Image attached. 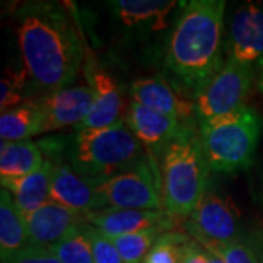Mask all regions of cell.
I'll use <instances>...</instances> for the list:
<instances>
[{"label":"cell","instance_id":"cell-28","mask_svg":"<svg viewBox=\"0 0 263 263\" xmlns=\"http://www.w3.org/2000/svg\"><path fill=\"white\" fill-rule=\"evenodd\" d=\"M2 263H62L50 247L29 245L15 253L2 257Z\"/></svg>","mask_w":263,"mask_h":263},{"label":"cell","instance_id":"cell-30","mask_svg":"<svg viewBox=\"0 0 263 263\" xmlns=\"http://www.w3.org/2000/svg\"><path fill=\"white\" fill-rule=\"evenodd\" d=\"M252 247H253L254 253L257 256V259H259V262L263 263V233L260 234H257L254 237V240L252 241Z\"/></svg>","mask_w":263,"mask_h":263},{"label":"cell","instance_id":"cell-29","mask_svg":"<svg viewBox=\"0 0 263 263\" xmlns=\"http://www.w3.org/2000/svg\"><path fill=\"white\" fill-rule=\"evenodd\" d=\"M181 263H212V259H211V253L208 250L190 240L184 247Z\"/></svg>","mask_w":263,"mask_h":263},{"label":"cell","instance_id":"cell-10","mask_svg":"<svg viewBox=\"0 0 263 263\" xmlns=\"http://www.w3.org/2000/svg\"><path fill=\"white\" fill-rule=\"evenodd\" d=\"M95 101L92 86H72L57 89L41 98L38 104L44 116V132L78 127L89 114Z\"/></svg>","mask_w":263,"mask_h":263},{"label":"cell","instance_id":"cell-13","mask_svg":"<svg viewBox=\"0 0 263 263\" xmlns=\"http://www.w3.org/2000/svg\"><path fill=\"white\" fill-rule=\"evenodd\" d=\"M84 215L48 200L25 218L29 245L51 247L81 226Z\"/></svg>","mask_w":263,"mask_h":263},{"label":"cell","instance_id":"cell-6","mask_svg":"<svg viewBox=\"0 0 263 263\" xmlns=\"http://www.w3.org/2000/svg\"><path fill=\"white\" fill-rule=\"evenodd\" d=\"M252 81V65L228 59L226 65L196 92L195 113L199 122H211L243 108Z\"/></svg>","mask_w":263,"mask_h":263},{"label":"cell","instance_id":"cell-16","mask_svg":"<svg viewBox=\"0 0 263 263\" xmlns=\"http://www.w3.org/2000/svg\"><path fill=\"white\" fill-rule=\"evenodd\" d=\"M91 82L95 91L94 105L84 122L75 127L76 130L101 129L122 120V94L116 81L103 70H95L91 76Z\"/></svg>","mask_w":263,"mask_h":263},{"label":"cell","instance_id":"cell-26","mask_svg":"<svg viewBox=\"0 0 263 263\" xmlns=\"http://www.w3.org/2000/svg\"><path fill=\"white\" fill-rule=\"evenodd\" d=\"M28 70L24 67L21 70L6 69L5 76L0 82V108L2 113L8 111L10 108H15L21 105L22 101V91L25 86V79L28 76Z\"/></svg>","mask_w":263,"mask_h":263},{"label":"cell","instance_id":"cell-8","mask_svg":"<svg viewBox=\"0 0 263 263\" xmlns=\"http://www.w3.org/2000/svg\"><path fill=\"white\" fill-rule=\"evenodd\" d=\"M240 211L231 197L206 193L189 215L187 231L200 246L240 240Z\"/></svg>","mask_w":263,"mask_h":263},{"label":"cell","instance_id":"cell-5","mask_svg":"<svg viewBox=\"0 0 263 263\" xmlns=\"http://www.w3.org/2000/svg\"><path fill=\"white\" fill-rule=\"evenodd\" d=\"M262 129L260 114L247 105L233 114L200 123L197 135L208 167L218 173L249 168Z\"/></svg>","mask_w":263,"mask_h":263},{"label":"cell","instance_id":"cell-21","mask_svg":"<svg viewBox=\"0 0 263 263\" xmlns=\"http://www.w3.org/2000/svg\"><path fill=\"white\" fill-rule=\"evenodd\" d=\"M173 0H116L111 2L114 12L123 24L133 27L152 24L154 28L165 27V18L176 8Z\"/></svg>","mask_w":263,"mask_h":263},{"label":"cell","instance_id":"cell-3","mask_svg":"<svg viewBox=\"0 0 263 263\" xmlns=\"http://www.w3.org/2000/svg\"><path fill=\"white\" fill-rule=\"evenodd\" d=\"M208 164L199 135L183 127L161 155V196L170 215H190L205 196Z\"/></svg>","mask_w":263,"mask_h":263},{"label":"cell","instance_id":"cell-23","mask_svg":"<svg viewBox=\"0 0 263 263\" xmlns=\"http://www.w3.org/2000/svg\"><path fill=\"white\" fill-rule=\"evenodd\" d=\"M50 249L62 263H95L91 243L79 227Z\"/></svg>","mask_w":263,"mask_h":263},{"label":"cell","instance_id":"cell-9","mask_svg":"<svg viewBox=\"0 0 263 263\" xmlns=\"http://www.w3.org/2000/svg\"><path fill=\"white\" fill-rule=\"evenodd\" d=\"M227 50L230 59L252 65L263 59V3L246 2L230 21Z\"/></svg>","mask_w":263,"mask_h":263},{"label":"cell","instance_id":"cell-18","mask_svg":"<svg viewBox=\"0 0 263 263\" xmlns=\"http://www.w3.org/2000/svg\"><path fill=\"white\" fill-rule=\"evenodd\" d=\"M46 133L44 116L38 101H27L0 116V138L6 142L29 141L31 136Z\"/></svg>","mask_w":263,"mask_h":263},{"label":"cell","instance_id":"cell-7","mask_svg":"<svg viewBox=\"0 0 263 263\" xmlns=\"http://www.w3.org/2000/svg\"><path fill=\"white\" fill-rule=\"evenodd\" d=\"M101 196L105 208L149 209L162 208L161 186L155 183L149 162L142 158L136 165L107 179H88Z\"/></svg>","mask_w":263,"mask_h":263},{"label":"cell","instance_id":"cell-20","mask_svg":"<svg viewBox=\"0 0 263 263\" xmlns=\"http://www.w3.org/2000/svg\"><path fill=\"white\" fill-rule=\"evenodd\" d=\"M29 246L25 218L19 212L12 193L2 189L0 193V252L2 257Z\"/></svg>","mask_w":263,"mask_h":263},{"label":"cell","instance_id":"cell-1","mask_svg":"<svg viewBox=\"0 0 263 263\" xmlns=\"http://www.w3.org/2000/svg\"><path fill=\"white\" fill-rule=\"evenodd\" d=\"M24 67L51 92L73 82L82 65V46L73 24L51 5L25 8L18 28Z\"/></svg>","mask_w":263,"mask_h":263},{"label":"cell","instance_id":"cell-25","mask_svg":"<svg viewBox=\"0 0 263 263\" xmlns=\"http://www.w3.org/2000/svg\"><path fill=\"white\" fill-rule=\"evenodd\" d=\"M79 228L84 231V234L91 243L95 263H123L122 256L119 253L117 247L114 246L113 240L105 237L98 228L86 222L85 218Z\"/></svg>","mask_w":263,"mask_h":263},{"label":"cell","instance_id":"cell-17","mask_svg":"<svg viewBox=\"0 0 263 263\" xmlns=\"http://www.w3.org/2000/svg\"><path fill=\"white\" fill-rule=\"evenodd\" d=\"M53 170V161L47 160L41 168L19 179L2 177V187L13 193L19 212L24 218L31 215L38 208L48 202L50 193V177Z\"/></svg>","mask_w":263,"mask_h":263},{"label":"cell","instance_id":"cell-27","mask_svg":"<svg viewBox=\"0 0 263 263\" xmlns=\"http://www.w3.org/2000/svg\"><path fill=\"white\" fill-rule=\"evenodd\" d=\"M202 247L221 257L224 263H260L253 247L241 240L227 245H206Z\"/></svg>","mask_w":263,"mask_h":263},{"label":"cell","instance_id":"cell-4","mask_svg":"<svg viewBox=\"0 0 263 263\" xmlns=\"http://www.w3.org/2000/svg\"><path fill=\"white\" fill-rule=\"evenodd\" d=\"M143 158L141 142L123 120L101 129L76 130L67 149L72 168L85 179H107Z\"/></svg>","mask_w":263,"mask_h":263},{"label":"cell","instance_id":"cell-31","mask_svg":"<svg viewBox=\"0 0 263 263\" xmlns=\"http://www.w3.org/2000/svg\"><path fill=\"white\" fill-rule=\"evenodd\" d=\"M257 88L263 94V59L260 60V67H259V75H257Z\"/></svg>","mask_w":263,"mask_h":263},{"label":"cell","instance_id":"cell-15","mask_svg":"<svg viewBox=\"0 0 263 263\" xmlns=\"http://www.w3.org/2000/svg\"><path fill=\"white\" fill-rule=\"evenodd\" d=\"M133 101L157 113L187 119L195 111V103L183 100L160 78L138 79L132 84Z\"/></svg>","mask_w":263,"mask_h":263},{"label":"cell","instance_id":"cell-12","mask_svg":"<svg viewBox=\"0 0 263 263\" xmlns=\"http://www.w3.org/2000/svg\"><path fill=\"white\" fill-rule=\"evenodd\" d=\"M85 221L98 228L110 240L122 235L138 233L151 227L171 222L167 211H149V209H119V208H103L86 212Z\"/></svg>","mask_w":263,"mask_h":263},{"label":"cell","instance_id":"cell-2","mask_svg":"<svg viewBox=\"0 0 263 263\" xmlns=\"http://www.w3.org/2000/svg\"><path fill=\"white\" fill-rule=\"evenodd\" d=\"M224 10V0L189 2L171 29L165 65L196 92L222 67Z\"/></svg>","mask_w":263,"mask_h":263},{"label":"cell","instance_id":"cell-19","mask_svg":"<svg viewBox=\"0 0 263 263\" xmlns=\"http://www.w3.org/2000/svg\"><path fill=\"white\" fill-rule=\"evenodd\" d=\"M43 154L35 142L2 141L0 146V176L19 179L35 173L44 165Z\"/></svg>","mask_w":263,"mask_h":263},{"label":"cell","instance_id":"cell-22","mask_svg":"<svg viewBox=\"0 0 263 263\" xmlns=\"http://www.w3.org/2000/svg\"><path fill=\"white\" fill-rule=\"evenodd\" d=\"M171 227L173 222H165L138 233L113 238V243L122 256L123 263H143L146 254L152 249V246L155 245V241L160 238L164 231L171 230Z\"/></svg>","mask_w":263,"mask_h":263},{"label":"cell","instance_id":"cell-24","mask_svg":"<svg viewBox=\"0 0 263 263\" xmlns=\"http://www.w3.org/2000/svg\"><path fill=\"white\" fill-rule=\"evenodd\" d=\"M189 240L180 233H164L152 246L143 263H181Z\"/></svg>","mask_w":263,"mask_h":263},{"label":"cell","instance_id":"cell-14","mask_svg":"<svg viewBox=\"0 0 263 263\" xmlns=\"http://www.w3.org/2000/svg\"><path fill=\"white\" fill-rule=\"evenodd\" d=\"M127 126L143 145L161 149L174 141L184 127L177 117L157 113L135 101L127 111Z\"/></svg>","mask_w":263,"mask_h":263},{"label":"cell","instance_id":"cell-11","mask_svg":"<svg viewBox=\"0 0 263 263\" xmlns=\"http://www.w3.org/2000/svg\"><path fill=\"white\" fill-rule=\"evenodd\" d=\"M48 199L82 215L105 208L91 181L78 174L72 165L66 162L53 164Z\"/></svg>","mask_w":263,"mask_h":263}]
</instances>
